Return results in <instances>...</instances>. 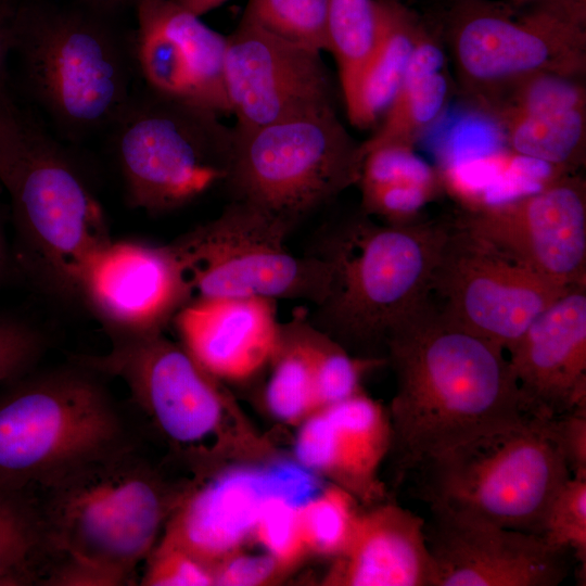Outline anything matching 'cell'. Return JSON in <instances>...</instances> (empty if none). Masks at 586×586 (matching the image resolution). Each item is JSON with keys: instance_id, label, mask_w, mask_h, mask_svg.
I'll use <instances>...</instances> for the list:
<instances>
[{"instance_id": "16", "label": "cell", "mask_w": 586, "mask_h": 586, "mask_svg": "<svg viewBox=\"0 0 586 586\" xmlns=\"http://www.w3.org/2000/svg\"><path fill=\"white\" fill-rule=\"evenodd\" d=\"M429 508L434 586H557L569 574L571 552L539 534Z\"/></svg>"}, {"instance_id": "8", "label": "cell", "mask_w": 586, "mask_h": 586, "mask_svg": "<svg viewBox=\"0 0 586 586\" xmlns=\"http://www.w3.org/2000/svg\"><path fill=\"white\" fill-rule=\"evenodd\" d=\"M294 222L232 200L214 219L169 243L194 297H264L320 304L333 269L323 257L294 255L285 245Z\"/></svg>"}, {"instance_id": "13", "label": "cell", "mask_w": 586, "mask_h": 586, "mask_svg": "<svg viewBox=\"0 0 586 586\" xmlns=\"http://www.w3.org/2000/svg\"><path fill=\"white\" fill-rule=\"evenodd\" d=\"M111 339L109 352L73 360L122 380L135 404L176 445L198 448L219 432L228 398L220 381L181 344L163 332Z\"/></svg>"}, {"instance_id": "22", "label": "cell", "mask_w": 586, "mask_h": 586, "mask_svg": "<svg viewBox=\"0 0 586 586\" xmlns=\"http://www.w3.org/2000/svg\"><path fill=\"white\" fill-rule=\"evenodd\" d=\"M425 520L394 502L359 511L352 536L324 578L336 586H434Z\"/></svg>"}, {"instance_id": "36", "label": "cell", "mask_w": 586, "mask_h": 586, "mask_svg": "<svg viewBox=\"0 0 586 586\" xmlns=\"http://www.w3.org/2000/svg\"><path fill=\"white\" fill-rule=\"evenodd\" d=\"M418 182L443 186L441 171L421 158L413 148L385 145L368 152L362 162L360 186Z\"/></svg>"}, {"instance_id": "38", "label": "cell", "mask_w": 586, "mask_h": 586, "mask_svg": "<svg viewBox=\"0 0 586 586\" xmlns=\"http://www.w3.org/2000/svg\"><path fill=\"white\" fill-rule=\"evenodd\" d=\"M141 584L145 586L214 585L213 570L179 546L161 540L149 555Z\"/></svg>"}, {"instance_id": "21", "label": "cell", "mask_w": 586, "mask_h": 586, "mask_svg": "<svg viewBox=\"0 0 586 586\" xmlns=\"http://www.w3.org/2000/svg\"><path fill=\"white\" fill-rule=\"evenodd\" d=\"M277 302L264 297H194L173 319L180 344L217 380L247 381L280 341Z\"/></svg>"}, {"instance_id": "6", "label": "cell", "mask_w": 586, "mask_h": 586, "mask_svg": "<svg viewBox=\"0 0 586 586\" xmlns=\"http://www.w3.org/2000/svg\"><path fill=\"white\" fill-rule=\"evenodd\" d=\"M13 51L30 94L68 139L113 126L132 95L120 41L84 4L21 0Z\"/></svg>"}, {"instance_id": "46", "label": "cell", "mask_w": 586, "mask_h": 586, "mask_svg": "<svg viewBox=\"0 0 586 586\" xmlns=\"http://www.w3.org/2000/svg\"><path fill=\"white\" fill-rule=\"evenodd\" d=\"M451 1H455V0H451ZM504 1L510 3L513 7L522 8V7H526L542 0H504Z\"/></svg>"}, {"instance_id": "32", "label": "cell", "mask_w": 586, "mask_h": 586, "mask_svg": "<svg viewBox=\"0 0 586 586\" xmlns=\"http://www.w3.org/2000/svg\"><path fill=\"white\" fill-rule=\"evenodd\" d=\"M360 509L358 500L336 485L301 502L308 551L333 558L339 556L352 536Z\"/></svg>"}, {"instance_id": "3", "label": "cell", "mask_w": 586, "mask_h": 586, "mask_svg": "<svg viewBox=\"0 0 586 586\" xmlns=\"http://www.w3.org/2000/svg\"><path fill=\"white\" fill-rule=\"evenodd\" d=\"M37 372L0 392V487L37 493L135 445L100 374L79 365Z\"/></svg>"}, {"instance_id": "20", "label": "cell", "mask_w": 586, "mask_h": 586, "mask_svg": "<svg viewBox=\"0 0 586 586\" xmlns=\"http://www.w3.org/2000/svg\"><path fill=\"white\" fill-rule=\"evenodd\" d=\"M506 353L524 415L551 420L586 406V285L569 289Z\"/></svg>"}, {"instance_id": "34", "label": "cell", "mask_w": 586, "mask_h": 586, "mask_svg": "<svg viewBox=\"0 0 586 586\" xmlns=\"http://www.w3.org/2000/svg\"><path fill=\"white\" fill-rule=\"evenodd\" d=\"M542 536L586 564V479L570 477L553 497Z\"/></svg>"}, {"instance_id": "24", "label": "cell", "mask_w": 586, "mask_h": 586, "mask_svg": "<svg viewBox=\"0 0 586 586\" xmlns=\"http://www.w3.org/2000/svg\"><path fill=\"white\" fill-rule=\"evenodd\" d=\"M446 54L423 28L400 87L373 136L360 143L365 155L380 146L413 148L446 107L451 85L445 73Z\"/></svg>"}, {"instance_id": "37", "label": "cell", "mask_w": 586, "mask_h": 586, "mask_svg": "<svg viewBox=\"0 0 586 586\" xmlns=\"http://www.w3.org/2000/svg\"><path fill=\"white\" fill-rule=\"evenodd\" d=\"M46 345L44 335L28 320L0 311V384L34 370Z\"/></svg>"}, {"instance_id": "31", "label": "cell", "mask_w": 586, "mask_h": 586, "mask_svg": "<svg viewBox=\"0 0 586 586\" xmlns=\"http://www.w3.org/2000/svg\"><path fill=\"white\" fill-rule=\"evenodd\" d=\"M242 17L298 46L329 51L327 0H247Z\"/></svg>"}, {"instance_id": "17", "label": "cell", "mask_w": 586, "mask_h": 586, "mask_svg": "<svg viewBox=\"0 0 586 586\" xmlns=\"http://www.w3.org/2000/svg\"><path fill=\"white\" fill-rule=\"evenodd\" d=\"M192 298L169 244L111 241L88 262L78 285V300L110 336L163 332Z\"/></svg>"}, {"instance_id": "25", "label": "cell", "mask_w": 586, "mask_h": 586, "mask_svg": "<svg viewBox=\"0 0 586 586\" xmlns=\"http://www.w3.org/2000/svg\"><path fill=\"white\" fill-rule=\"evenodd\" d=\"M377 41L356 93L346 105L348 119L360 128L379 120L395 98L423 25L397 0H374Z\"/></svg>"}, {"instance_id": "15", "label": "cell", "mask_w": 586, "mask_h": 586, "mask_svg": "<svg viewBox=\"0 0 586 586\" xmlns=\"http://www.w3.org/2000/svg\"><path fill=\"white\" fill-rule=\"evenodd\" d=\"M226 38L225 85L237 128L334 109L331 79L320 52L244 17Z\"/></svg>"}, {"instance_id": "9", "label": "cell", "mask_w": 586, "mask_h": 586, "mask_svg": "<svg viewBox=\"0 0 586 586\" xmlns=\"http://www.w3.org/2000/svg\"><path fill=\"white\" fill-rule=\"evenodd\" d=\"M453 2L448 41L468 100L536 73L584 74L586 0H542L522 8L504 0Z\"/></svg>"}, {"instance_id": "1", "label": "cell", "mask_w": 586, "mask_h": 586, "mask_svg": "<svg viewBox=\"0 0 586 586\" xmlns=\"http://www.w3.org/2000/svg\"><path fill=\"white\" fill-rule=\"evenodd\" d=\"M388 410L398 481L430 458L526 415L506 352L429 301L387 340Z\"/></svg>"}, {"instance_id": "18", "label": "cell", "mask_w": 586, "mask_h": 586, "mask_svg": "<svg viewBox=\"0 0 586 586\" xmlns=\"http://www.w3.org/2000/svg\"><path fill=\"white\" fill-rule=\"evenodd\" d=\"M135 8V55L150 90L217 115L230 114L226 36L174 0H141Z\"/></svg>"}, {"instance_id": "33", "label": "cell", "mask_w": 586, "mask_h": 586, "mask_svg": "<svg viewBox=\"0 0 586 586\" xmlns=\"http://www.w3.org/2000/svg\"><path fill=\"white\" fill-rule=\"evenodd\" d=\"M300 505L290 496L270 498L264 506L252 535L285 573L309 552L302 527Z\"/></svg>"}, {"instance_id": "27", "label": "cell", "mask_w": 586, "mask_h": 586, "mask_svg": "<svg viewBox=\"0 0 586 586\" xmlns=\"http://www.w3.org/2000/svg\"><path fill=\"white\" fill-rule=\"evenodd\" d=\"M46 556L35 493L0 487V586L39 584Z\"/></svg>"}, {"instance_id": "12", "label": "cell", "mask_w": 586, "mask_h": 586, "mask_svg": "<svg viewBox=\"0 0 586 586\" xmlns=\"http://www.w3.org/2000/svg\"><path fill=\"white\" fill-rule=\"evenodd\" d=\"M569 289L455 222L434 269L429 300L445 318L507 352Z\"/></svg>"}, {"instance_id": "14", "label": "cell", "mask_w": 586, "mask_h": 586, "mask_svg": "<svg viewBox=\"0 0 586 586\" xmlns=\"http://www.w3.org/2000/svg\"><path fill=\"white\" fill-rule=\"evenodd\" d=\"M456 225L555 283L586 285V183L579 176L466 211Z\"/></svg>"}, {"instance_id": "29", "label": "cell", "mask_w": 586, "mask_h": 586, "mask_svg": "<svg viewBox=\"0 0 586 586\" xmlns=\"http://www.w3.org/2000/svg\"><path fill=\"white\" fill-rule=\"evenodd\" d=\"M307 313L302 306L294 310L291 319L311 360L319 411L361 391L359 383L362 373L384 361L354 356L332 336L314 326Z\"/></svg>"}, {"instance_id": "43", "label": "cell", "mask_w": 586, "mask_h": 586, "mask_svg": "<svg viewBox=\"0 0 586 586\" xmlns=\"http://www.w3.org/2000/svg\"><path fill=\"white\" fill-rule=\"evenodd\" d=\"M177 4L190 11L191 13L201 16L213 9L221 5L228 0H174Z\"/></svg>"}, {"instance_id": "44", "label": "cell", "mask_w": 586, "mask_h": 586, "mask_svg": "<svg viewBox=\"0 0 586 586\" xmlns=\"http://www.w3.org/2000/svg\"><path fill=\"white\" fill-rule=\"evenodd\" d=\"M81 4L101 13L125 7H136L141 0H79Z\"/></svg>"}, {"instance_id": "11", "label": "cell", "mask_w": 586, "mask_h": 586, "mask_svg": "<svg viewBox=\"0 0 586 586\" xmlns=\"http://www.w3.org/2000/svg\"><path fill=\"white\" fill-rule=\"evenodd\" d=\"M128 203L158 214L182 207L225 182L233 129L218 115L150 90L132 95L113 125Z\"/></svg>"}, {"instance_id": "10", "label": "cell", "mask_w": 586, "mask_h": 586, "mask_svg": "<svg viewBox=\"0 0 586 586\" xmlns=\"http://www.w3.org/2000/svg\"><path fill=\"white\" fill-rule=\"evenodd\" d=\"M225 180L233 200L294 224L360 178L364 154L334 109L256 128H233Z\"/></svg>"}, {"instance_id": "23", "label": "cell", "mask_w": 586, "mask_h": 586, "mask_svg": "<svg viewBox=\"0 0 586 586\" xmlns=\"http://www.w3.org/2000/svg\"><path fill=\"white\" fill-rule=\"evenodd\" d=\"M322 410L330 423L324 476L360 505L382 501L384 487L378 470L393 443L388 410L361 391Z\"/></svg>"}, {"instance_id": "41", "label": "cell", "mask_w": 586, "mask_h": 586, "mask_svg": "<svg viewBox=\"0 0 586 586\" xmlns=\"http://www.w3.org/2000/svg\"><path fill=\"white\" fill-rule=\"evenodd\" d=\"M21 0H0V109H15L8 91V60L13 51Z\"/></svg>"}, {"instance_id": "7", "label": "cell", "mask_w": 586, "mask_h": 586, "mask_svg": "<svg viewBox=\"0 0 586 586\" xmlns=\"http://www.w3.org/2000/svg\"><path fill=\"white\" fill-rule=\"evenodd\" d=\"M415 473L429 507L539 535L571 477L551 420L530 416L436 455Z\"/></svg>"}, {"instance_id": "35", "label": "cell", "mask_w": 586, "mask_h": 586, "mask_svg": "<svg viewBox=\"0 0 586 586\" xmlns=\"http://www.w3.org/2000/svg\"><path fill=\"white\" fill-rule=\"evenodd\" d=\"M442 189L441 184L418 182L360 186L362 214L377 216L388 225L411 224Z\"/></svg>"}, {"instance_id": "5", "label": "cell", "mask_w": 586, "mask_h": 586, "mask_svg": "<svg viewBox=\"0 0 586 586\" xmlns=\"http://www.w3.org/2000/svg\"><path fill=\"white\" fill-rule=\"evenodd\" d=\"M20 268L39 288L78 300L82 271L107 245L105 214L63 149L22 119L0 151Z\"/></svg>"}, {"instance_id": "39", "label": "cell", "mask_w": 586, "mask_h": 586, "mask_svg": "<svg viewBox=\"0 0 586 586\" xmlns=\"http://www.w3.org/2000/svg\"><path fill=\"white\" fill-rule=\"evenodd\" d=\"M214 585L262 586L278 581L284 571L267 552L246 555L241 550L216 563L213 568Z\"/></svg>"}, {"instance_id": "42", "label": "cell", "mask_w": 586, "mask_h": 586, "mask_svg": "<svg viewBox=\"0 0 586 586\" xmlns=\"http://www.w3.org/2000/svg\"><path fill=\"white\" fill-rule=\"evenodd\" d=\"M23 117L16 109H0V151L18 128Z\"/></svg>"}, {"instance_id": "30", "label": "cell", "mask_w": 586, "mask_h": 586, "mask_svg": "<svg viewBox=\"0 0 586 586\" xmlns=\"http://www.w3.org/2000/svg\"><path fill=\"white\" fill-rule=\"evenodd\" d=\"M327 26L329 51L348 105L377 41L374 0H327Z\"/></svg>"}, {"instance_id": "26", "label": "cell", "mask_w": 586, "mask_h": 586, "mask_svg": "<svg viewBox=\"0 0 586 586\" xmlns=\"http://www.w3.org/2000/svg\"><path fill=\"white\" fill-rule=\"evenodd\" d=\"M497 124L513 153L564 174H573L585 163L586 105L515 115Z\"/></svg>"}, {"instance_id": "40", "label": "cell", "mask_w": 586, "mask_h": 586, "mask_svg": "<svg viewBox=\"0 0 586 586\" xmlns=\"http://www.w3.org/2000/svg\"><path fill=\"white\" fill-rule=\"evenodd\" d=\"M572 477L586 479V406L551 419Z\"/></svg>"}, {"instance_id": "45", "label": "cell", "mask_w": 586, "mask_h": 586, "mask_svg": "<svg viewBox=\"0 0 586 586\" xmlns=\"http://www.w3.org/2000/svg\"><path fill=\"white\" fill-rule=\"evenodd\" d=\"M9 265V251L2 227L0 225V281L3 278Z\"/></svg>"}, {"instance_id": "4", "label": "cell", "mask_w": 586, "mask_h": 586, "mask_svg": "<svg viewBox=\"0 0 586 586\" xmlns=\"http://www.w3.org/2000/svg\"><path fill=\"white\" fill-rule=\"evenodd\" d=\"M47 553L112 572L125 585L178 499L135 445L90 461L35 493Z\"/></svg>"}, {"instance_id": "28", "label": "cell", "mask_w": 586, "mask_h": 586, "mask_svg": "<svg viewBox=\"0 0 586 586\" xmlns=\"http://www.w3.org/2000/svg\"><path fill=\"white\" fill-rule=\"evenodd\" d=\"M268 366V410L286 424L300 425L317 411V399L311 360L291 319L280 324L279 345Z\"/></svg>"}, {"instance_id": "19", "label": "cell", "mask_w": 586, "mask_h": 586, "mask_svg": "<svg viewBox=\"0 0 586 586\" xmlns=\"http://www.w3.org/2000/svg\"><path fill=\"white\" fill-rule=\"evenodd\" d=\"M310 486L302 470L288 467L224 472L179 498L161 540L181 547L213 568L252 537L270 498L283 495L296 499Z\"/></svg>"}, {"instance_id": "2", "label": "cell", "mask_w": 586, "mask_h": 586, "mask_svg": "<svg viewBox=\"0 0 586 586\" xmlns=\"http://www.w3.org/2000/svg\"><path fill=\"white\" fill-rule=\"evenodd\" d=\"M450 227L379 225L365 214L342 224L315 253L331 264L333 279L308 320L354 356L386 362L390 336L429 302Z\"/></svg>"}]
</instances>
